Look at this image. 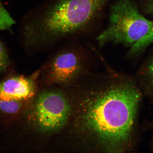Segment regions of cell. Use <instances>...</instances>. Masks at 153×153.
<instances>
[{
	"label": "cell",
	"mask_w": 153,
	"mask_h": 153,
	"mask_svg": "<svg viewBox=\"0 0 153 153\" xmlns=\"http://www.w3.org/2000/svg\"><path fill=\"white\" fill-rule=\"evenodd\" d=\"M22 102L15 100L5 101L0 99V110L6 114H16L22 109Z\"/></svg>",
	"instance_id": "9"
},
{
	"label": "cell",
	"mask_w": 153,
	"mask_h": 153,
	"mask_svg": "<svg viewBox=\"0 0 153 153\" xmlns=\"http://www.w3.org/2000/svg\"><path fill=\"white\" fill-rule=\"evenodd\" d=\"M91 60L89 51L80 40H70L53 51L41 70L51 81L67 83L86 72L91 65Z\"/></svg>",
	"instance_id": "4"
},
{
	"label": "cell",
	"mask_w": 153,
	"mask_h": 153,
	"mask_svg": "<svg viewBox=\"0 0 153 153\" xmlns=\"http://www.w3.org/2000/svg\"><path fill=\"white\" fill-rule=\"evenodd\" d=\"M141 3L143 12L153 16V0H141Z\"/></svg>",
	"instance_id": "12"
},
{
	"label": "cell",
	"mask_w": 153,
	"mask_h": 153,
	"mask_svg": "<svg viewBox=\"0 0 153 153\" xmlns=\"http://www.w3.org/2000/svg\"><path fill=\"white\" fill-rule=\"evenodd\" d=\"M153 43V21L152 27L144 37L131 47L128 53L130 56L141 54L150 44Z\"/></svg>",
	"instance_id": "8"
},
{
	"label": "cell",
	"mask_w": 153,
	"mask_h": 153,
	"mask_svg": "<svg viewBox=\"0 0 153 153\" xmlns=\"http://www.w3.org/2000/svg\"><path fill=\"white\" fill-rule=\"evenodd\" d=\"M151 127H150V128H153V123L152 124V125H151Z\"/></svg>",
	"instance_id": "13"
},
{
	"label": "cell",
	"mask_w": 153,
	"mask_h": 153,
	"mask_svg": "<svg viewBox=\"0 0 153 153\" xmlns=\"http://www.w3.org/2000/svg\"><path fill=\"white\" fill-rule=\"evenodd\" d=\"M70 112L68 103L60 94H43L40 96L36 103V119L40 127L45 130L56 129L64 125Z\"/></svg>",
	"instance_id": "5"
},
{
	"label": "cell",
	"mask_w": 153,
	"mask_h": 153,
	"mask_svg": "<svg viewBox=\"0 0 153 153\" xmlns=\"http://www.w3.org/2000/svg\"><path fill=\"white\" fill-rule=\"evenodd\" d=\"M99 0H57L25 20L23 43L33 54L88 35L104 7Z\"/></svg>",
	"instance_id": "2"
},
{
	"label": "cell",
	"mask_w": 153,
	"mask_h": 153,
	"mask_svg": "<svg viewBox=\"0 0 153 153\" xmlns=\"http://www.w3.org/2000/svg\"><path fill=\"white\" fill-rule=\"evenodd\" d=\"M152 24L139 11L135 0H117L110 7L108 27L96 40L100 47L112 43L131 47L146 35Z\"/></svg>",
	"instance_id": "3"
},
{
	"label": "cell",
	"mask_w": 153,
	"mask_h": 153,
	"mask_svg": "<svg viewBox=\"0 0 153 153\" xmlns=\"http://www.w3.org/2000/svg\"><path fill=\"white\" fill-rule=\"evenodd\" d=\"M143 92L132 78L119 74L101 76L87 93L82 120L98 150H133Z\"/></svg>",
	"instance_id": "1"
},
{
	"label": "cell",
	"mask_w": 153,
	"mask_h": 153,
	"mask_svg": "<svg viewBox=\"0 0 153 153\" xmlns=\"http://www.w3.org/2000/svg\"><path fill=\"white\" fill-rule=\"evenodd\" d=\"M8 55L4 47L0 42V74L5 71L9 65Z\"/></svg>",
	"instance_id": "11"
},
{
	"label": "cell",
	"mask_w": 153,
	"mask_h": 153,
	"mask_svg": "<svg viewBox=\"0 0 153 153\" xmlns=\"http://www.w3.org/2000/svg\"><path fill=\"white\" fill-rule=\"evenodd\" d=\"M34 94L33 82L24 76H14L0 83V99L5 101H24Z\"/></svg>",
	"instance_id": "6"
},
{
	"label": "cell",
	"mask_w": 153,
	"mask_h": 153,
	"mask_svg": "<svg viewBox=\"0 0 153 153\" xmlns=\"http://www.w3.org/2000/svg\"><path fill=\"white\" fill-rule=\"evenodd\" d=\"M15 23L14 20L0 3V30H9Z\"/></svg>",
	"instance_id": "10"
},
{
	"label": "cell",
	"mask_w": 153,
	"mask_h": 153,
	"mask_svg": "<svg viewBox=\"0 0 153 153\" xmlns=\"http://www.w3.org/2000/svg\"><path fill=\"white\" fill-rule=\"evenodd\" d=\"M139 78L137 83L143 93L153 97V56L139 72Z\"/></svg>",
	"instance_id": "7"
}]
</instances>
